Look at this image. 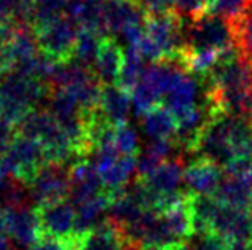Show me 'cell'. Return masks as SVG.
Masks as SVG:
<instances>
[{
  "mask_svg": "<svg viewBox=\"0 0 252 250\" xmlns=\"http://www.w3.org/2000/svg\"><path fill=\"white\" fill-rule=\"evenodd\" d=\"M193 155L227 167L252 156V123L244 116H209L195 143Z\"/></svg>",
  "mask_w": 252,
  "mask_h": 250,
  "instance_id": "1",
  "label": "cell"
},
{
  "mask_svg": "<svg viewBox=\"0 0 252 250\" xmlns=\"http://www.w3.org/2000/svg\"><path fill=\"white\" fill-rule=\"evenodd\" d=\"M48 158L43 145L35 139L16 134L8 150L0 161V169L26 187L43 167L48 166Z\"/></svg>",
  "mask_w": 252,
  "mask_h": 250,
  "instance_id": "2",
  "label": "cell"
},
{
  "mask_svg": "<svg viewBox=\"0 0 252 250\" xmlns=\"http://www.w3.org/2000/svg\"><path fill=\"white\" fill-rule=\"evenodd\" d=\"M238 32L233 24L220 18L204 15L190 24L187 32V50L227 51L235 47Z\"/></svg>",
  "mask_w": 252,
  "mask_h": 250,
  "instance_id": "3",
  "label": "cell"
},
{
  "mask_svg": "<svg viewBox=\"0 0 252 250\" xmlns=\"http://www.w3.org/2000/svg\"><path fill=\"white\" fill-rule=\"evenodd\" d=\"M78 30L80 29L75 21H72L69 16H63L35 29L34 32L38 48L43 55L58 62H65L74 56Z\"/></svg>",
  "mask_w": 252,
  "mask_h": 250,
  "instance_id": "4",
  "label": "cell"
},
{
  "mask_svg": "<svg viewBox=\"0 0 252 250\" xmlns=\"http://www.w3.org/2000/svg\"><path fill=\"white\" fill-rule=\"evenodd\" d=\"M43 238L55 239L74 250L75 242V206L69 199L35 207Z\"/></svg>",
  "mask_w": 252,
  "mask_h": 250,
  "instance_id": "5",
  "label": "cell"
},
{
  "mask_svg": "<svg viewBox=\"0 0 252 250\" xmlns=\"http://www.w3.org/2000/svg\"><path fill=\"white\" fill-rule=\"evenodd\" d=\"M28 188L35 207L65 201L69 199L70 193L69 170L65 172L61 166L48 164L34 177V180L29 183Z\"/></svg>",
  "mask_w": 252,
  "mask_h": 250,
  "instance_id": "6",
  "label": "cell"
},
{
  "mask_svg": "<svg viewBox=\"0 0 252 250\" xmlns=\"http://www.w3.org/2000/svg\"><path fill=\"white\" fill-rule=\"evenodd\" d=\"M184 164L181 160H168L160 164L154 172L145 179H139L145 192L147 209L154 210L158 198L181 192V183L184 180Z\"/></svg>",
  "mask_w": 252,
  "mask_h": 250,
  "instance_id": "7",
  "label": "cell"
},
{
  "mask_svg": "<svg viewBox=\"0 0 252 250\" xmlns=\"http://www.w3.org/2000/svg\"><path fill=\"white\" fill-rule=\"evenodd\" d=\"M5 210V234L16 244L32 249L43 239L35 207L19 206Z\"/></svg>",
  "mask_w": 252,
  "mask_h": 250,
  "instance_id": "8",
  "label": "cell"
},
{
  "mask_svg": "<svg viewBox=\"0 0 252 250\" xmlns=\"http://www.w3.org/2000/svg\"><path fill=\"white\" fill-rule=\"evenodd\" d=\"M225 179V170L208 158L196 156L184 169L187 192L196 196H214Z\"/></svg>",
  "mask_w": 252,
  "mask_h": 250,
  "instance_id": "9",
  "label": "cell"
},
{
  "mask_svg": "<svg viewBox=\"0 0 252 250\" xmlns=\"http://www.w3.org/2000/svg\"><path fill=\"white\" fill-rule=\"evenodd\" d=\"M69 180H70V193L69 201L74 206H80L82 202L96 198L104 193L102 180L99 177L94 164L91 161L80 160L72 164L69 169Z\"/></svg>",
  "mask_w": 252,
  "mask_h": 250,
  "instance_id": "10",
  "label": "cell"
},
{
  "mask_svg": "<svg viewBox=\"0 0 252 250\" xmlns=\"http://www.w3.org/2000/svg\"><path fill=\"white\" fill-rule=\"evenodd\" d=\"M198 99V82L191 77L189 72L177 78L174 84L169 88V91L163 97V107L169 110L172 116L179 121L181 118L187 116L193 110H196L200 105L196 104Z\"/></svg>",
  "mask_w": 252,
  "mask_h": 250,
  "instance_id": "11",
  "label": "cell"
},
{
  "mask_svg": "<svg viewBox=\"0 0 252 250\" xmlns=\"http://www.w3.org/2000/svg\"><path fill=\"white\" fill-rule=\"evenodd\" d=\"M125 50L114 38L104 37L101 48H99L97 57L93 64V72L97 77V80L102 83V86H110V84H118L120 72L123 67Z\"/></svg>",
  "mask_w": 252,
  "mask_h": 250,
  "instance_id": "12",
  "label": "cell"
},
{
  "mask_svg": "<svg viewBox=\"0 0 252 250\" xmlns=\"http://www.w3.org/2000/svg\"><path fill=\"white\" fill-rule=\"evenodd\" d=\"M131 96L128 91H125L118 84H110V86H102L101 99L97 105V113L105 123L110 126H122L128 123L131 113Z\"/></svg>",
  "mask_w": 252,
  "mask_h": 250,
  "instance_id": "13",
  "label": "cell"
},
{
  "mask_svg": "<svg viewBox=\"0 0 252 250\" xmlns=\"http://www.w3.org/2000/svg\"><path fill=\"white\" fill-rule=\"evenodd\" d=\"M65 16L75 21L78 29L107 37L105 34V0H70Z\"/></svg>",
  "mask_w": 252,
  "mask_h": 250,
  "instance_id": "14",
  "label": "cell"
},
{
  "mask_svg": "<svg viewBox=\"0 0 252 250\" xmlns=\"http://www.w3.org/2000/svg\"><path fill=\"white\" fill-rule=\"evenodd\" d=\"M126 246L122 229L110 220H104L80 241L78 250H125Z\"/></svg>",
  "mask_w": 252,
  "mask_h": 250,
  "instance_id": "15",
  "label": "cell"
},
{
  "mask_svg": "<svg viewBox=\"0 0 252 250\" xmlns=\"http://www.w3.org/2000/svg\"><path fill=\"white\" fill-rule=\"evenodd\" d=\"M142 129L152 140H174L177 136V121L169 110L160 105L142 115ZM177 143V142H176Z\"/></svg>",
  "mask_w": 252,
  "mask_h": 250,
  "instance_id": "16",
  "label": "cell"
},
{
  "mask_svg": "<svg viewBox=\"0 0 252 250\" xmlns=\"http://www.w3.org/2000/svg\"><path fill=\"white\" fill-rule=\"evenodd\" d=\"M216 201L238 209H249L252 199V183L241 177L225 175L220 188L212 196Z\"/></svg>",
  "mask_w": 252,
  "mask_h": 250,
  "instance_id": "17",
  "label": "cell"
},
{
  "mask_svg": "<svg viewBox=\"0 0 252 250\" xmlns=\"http://www.w3.org/2000/svg\"><path fill=\"white\" fill-rule=\"evenodd\" d=\"M8 51L13 61V69H15L16 65L24 64L31 61L32 57H35L38 53H40L35 32L32 30L29 26L21 24L16 29L13 38L8 42Z\"/></svg>",
  "mask_w": 252,
  "mask_h": 250,
  "instance_id": "18",
  "label": "cell"
},
{
  "mask_svg": "<svg viewBox=\"0 0 252 250\" xmlns=\"http://www.w3.org/2000/svg\"><path fill=\"white\" fill-rule=\"evenodd\" d=\"M147 67V61L141 56L137 47H126L123 67L120 72V78H118V86L131 93V89L142 80Z\"/></svg>",
  "mask_w": 252,
  "mask_h": 250,
  "instance_id": "19",
  "label": "cell"
},
{
  "mask_svg": "<svg viewBox=\"0 0 252 250\" xmlns=\"http://www.w3.org/2000/svg\"><path fill=\"white\" fill-rule=\"evenodd\" d=\"M251 6L252 0H211L206 15L220 18L236 28L248 16Z\"/></svg>",
  "mask_w": 252,
  "mask_h": 250,
  "instance_id": "20",
  "label": "cell"
},
{
  "mask_svg": "<svg viewBox=\"0 0 252 250\" xmlns=\"http://www.w3.org/2000/svg\"><path fill=\"white\" fill-rule=\"evenodd\" d=\"M70 0H35L29 28L35 30L55 19L65 16Z\"/></svg>",
  "mask_w": 252,
  "mask_h": 250,
  "instance_id": "21",
  "label": "cell"
},
{
  "mask_svg": "<svg viewBox=\"0 0 252 250\" xmlns=\"http://www.w3.org/2000/svg\"><path fill=\"white\" fill-rule=\"evenodd\" d=\"M102 35L94 34V32L90 30H78V37L75 42V48H74V56L72 59H75L77 62H80L86 67H93L94 64L99 48H101L102 43Z\"/></svg>",
  "mask_w": 252,
  "mask_h": 250,
  "instance_id": "22",
  "label": "cell"
},
{
  "mask_svg": "<svg viewBox=\"0 0 252 250\" xmlns=\"http://www.w3.org/2000/svg\"><path fill=\"white\" fill-rule=\"evenodd\" d=\"M114 142L117 150L126 156H137L139 155V136L137 131L129 123L122 124L115 128Z\"/></svg>",
  "mask_w": 252,
  "mask_h": 250,
  "instance_id": "23",
  "label": "cell"
},
{
  "mask_svg": "<svg viewBox=\"0 0 252 250\" xmlns=\"http://www.w3.org/2000/svg\"><path fill=\"white\" fill-rule=\"evenodd\" d=\"M211 0H176L174 11L181 18H191L195 19L206 15V10Z\"/></svg>",
  "mask_w": 252,
  "mask_h": 250,
  "instance_id": "24",
  "label": "cell"
},
{
  "mask_svg": "<svg viewBox=\"0 0 252 250\" xmlns=\"http://www.w3.org/2000/svg\"><path fill=\"white\" fill-rule=\"evenodd\" d=\"M141 8L149 18L152 16H163L174 13L176 0H137Z\"/></svg>",
  "mask_w": 252,
  "mask_h": 250,
  "instance_id": "25",
  "label": "cell"
},
{
  "mask_svg": "<svg viewBox=\"0 0 252 250\" xmlns=\"http://www.w3.org/2000/svg\"><path fill=\"white\" fill-rule=\"evenodd\" d=\"M11 6L13 18L18 24L29 26L32 10H34L35 0H8Z\"/></svg>",
  "mask_w": 252,
  "mask_h": 250,
  "instance_id": "26",
  "label": "cell"
},
{
  "mask_svg": "<svg viewBox=\"0 0 252 250\" xmlns=\"http://www.w3.org/2000/svg\"><path fill=\"white\" fill-rule=\"evenodd\" d=\"M235 29L238 30V37L241 38V48L252 61V13L244 18Z\"/></svg>",
  "mask_w": 252,
  "mask_h": 250,
  "instance_id": "27",
  "label": "cell"
},
{
  "mask_svg": "<svg viewBox=\"0 0 252 250\" xmlns=\"http://www.w3.org/2000/svg\"><path fill=\"white\" fill-rule=\"evenodd\" d=\"M29 250H67V249H65L64 244H61V242H58L55 239L43 238L37 246H34V247L29 249Z\"/></svg>",
  "mask_w": 252,
  "mask_h": 250,
  "instance_id": "28",
  "label": "cell"
},
{
  "mask_svg": "<svg viewBox=\"0 0 252 250\" xmlns=\"http://www.w3.org/2000/svg\"><path fill=\"white\" fill-rule=\"evenodd\" d=\"M0 250H11V247L8 244V239H6L5 234H0Z\"/></svg>",
  "mask_w": 252,
  "mask_h": 250,
  "instance_id": "29",
  "label": "cell"
},
{
  "mask_svg": "<svg viewBox=\"0 0 252 250\" xmlns=\"http://www.w3.org/2000/svg\"><path fill=\"white\" fill-rule=\"evenodd\" d=\"M6 177H8V175H6V174L3 172V170L0 169V188H2V187L5 185V182H6Z\"/></svg>",
  "mask_w": 252,
  "mask_h": 250,
  "instance_id": "30",
  "label": "cell"
},
{
  "mask_svg": "<svg viewBox=\"0 0 252 250\" xmlns=\"http://www.w3.org/2000/svg\"><path fill=\"white\" fill-rule=\"evenodd\" d=\"M249 210H251V215H252V199H251V206H249Z\"/></svg>",
  "mask_w": 252,
  "mask_h": 250,
  "instance_id": "31",
  "label": "cell"
},
{
  "mask_svg": "<svg viewBox=\"0 0 252 250\" xmlns=\"http://www.w3.org/2000/svg\"><path fill=\"white\" fill-rule=\"evenodd\" d=\"M0 80H2V77H0Z\"/></svg>",
  "mask_w": 252,
  "mask_h": 250,
  "instance_id": "32",
  "label": "cell"
}]
</instances>
